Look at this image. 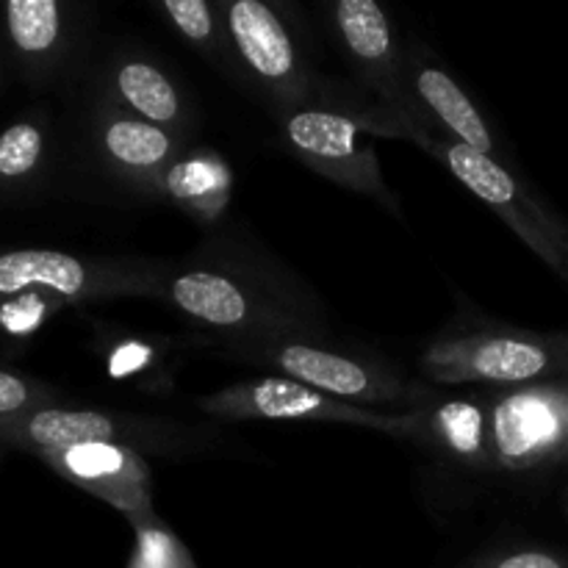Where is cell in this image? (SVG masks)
Masks as SVG:
<instances>
[{"instance_id": "obj_5", "label": "cell", "mask_w": 568, "mask_h": 568, "mask_svg": "<svg viewBox=\"0 0 568 568\" xmlns=\"http://www.w3.org/2000/svg\"><path fill=\"white\" fill-rule=\"evenodd\" d=\"M372 133L399 136L397 128L386 122H372L366 116L320 105H300L283 120V139L308 170L399 214L397 200L383 181L377 153L369 142Z\"/></svg>"}, {"instance_id": "obj_10", "label": "cell", "mask_w": 568, "mask_h": 568, "mask_svg": "<svg viewBox=\"0 0 568 568\" xmlns=\"http://www.w3.org/2000/svg\"><path fill=\"white\" fill-rule=\"evenodd\" d=\"M39 460L75 488L109 503L131 525L155 516L153 471L139 449L125 444H78Z\"/></svg>"}, {"instance_id": "obj_19", "label": "cell", "mask_w": 568, "mask_h": 568, "mask_svg": "<svg viewBox=\"0 0 568 568\" xmlns=\"http://www.w3.org/2000/svg\"><path fill=\"white\" fill-rule=\"evenodd\" d=\"M50 136L39 116H22L0 131V203L28 194L48 166Z\"/></svg>"}, {"instance_id": "obj_21", "label": "cell", "mask_w": 568, "mask_h": 568, "mask_svg": "<svg viewBox=\"0 0 568 568\" xmlns=\"http://www.w3.org/2000/svg\"><path fill=\"white\" fill-rule=\"evenodd\" d=\"M161 11L192 48L203 53L216 48V11L209 0H164Z\"/></svg>"}, {"instance_id": "obj_23", "label": "cell", "mask_w": 568, "mask_h": 568, "mask_svg": "<svg viewBox=\"0 0 568 568\" xmlns=\"http://www.w3.org/2000/svg\"><path fill=\"white\" fill-rule=\"evenodd\" d=\"M155 361H159V353H155L150 344L142 342H122L111 349L109 361V375L114 381H136L139 375H148L150 369H155Z\"/></svg>"}, {"instance_id": "obj_27", "label": "cell", "mask_w": 568, "mask_h": 568, "mask_svg": "<svg viewBox=\"0 0 568 568\" xmlns=\"http://www.w3.org/2000/svg\"><path fill=\"white\" fill-rule=\"evenodd\" d=\"M0 458H3V449H0Z\"/></svg>"}, {"instance_id": "obj_3", "label": "cell", "mask_w": 568, "mask_h": 568, "mask_svg": "<svg viewBox=\"0 0 568 568\" xmlns=\"http://www.w3.org/2000/svg\"><path fill=\"white\" fill-rule=\"evenodd\" d=\"M175 272L153 258H92L61 250H0V303L42 297L61 305L166 297Z\"/></svg>"}, {"instance_id": "obj_8", "label": "cell", "mask_w": 568, "mask_h": 568, "mask_svg": "<svg viewBox=\"0 0 568 568\" xmlns=\"http://www.w3.org/2000/svg\"><path fill=\"white\" fill-rule=\"evenodd\" d=\"M0 444L22 449L37 458L78 444H125V447H155L161 453L175 449V430L155 419L105 410H72L48 405L28 414L0 419Z\"/></svg>"}, {"instance_id": "obj_24", "label": "cell", "mask_w": 568, "mask_h": 568, "mask_svg": "<svg viewBox=\"0 0 568 568\" xmlns=\"http://www.w3.org/2000/svg\"><path fill=\"white\" fill-rule=\"evenodd\" d=\"M469 568H568V558L544 549H510V552L483 555Z\"/></svg>"}, {"instance_id": "obj_18", "label": "cell", "mask_w": 568, "mask_h": 568, "mask_svg": "<svg viewBox=\"0 0 568 568\" xmlns=\"http://www.w3.org/2000/svg\"><path fill=\"white\" fill-rule=\"evenodd\" d=\"M231 166L209 148L183 153L161 178V194L203 225L220 222L231 203Z\"/></svg>"}, {"instance_id": "obj_22", "label": "cell", "mask_w": 568, "mask_h": 568, "mask_svg": "<svg viewBox=\"0 0 568 568\" xmlns=\"http://www.w3.org/2000/svg\"><path fill=\"white\" fill-rule=\"evenodd\" d=\"M55 399V388L31 375L0 369V419L28 414V410L48 408Z\"/></svg>"}, {"instance_id": "obj_1", "label": "cell", "mask_w": 568, "mask_h": 568, "mask_svg": "<svg viewBox=\"0 0 568 568\" xmlns=\"http://www.w3.org/2000/svg\"><path fill=\"white\" fill-rule=\"evenodd\" d=\"M227 347L247 364L266 366L275 375L297 381L358 408L375 410L383 405V408H403L405 414H416L436 403V392L430 386L408 381L386 361L322 347L311 336L227 344Z\"/></svg>"}, {"instance_id": "obj_2", "label": "cell", "mask_w": 568, "mask_h": 568, "mask_svg": "<svg viewBox=\"0 0 568 568\" xmlns=\"http://www.w3.org/2000/svg\"><path fill=\"white\" fill-rule=\"evenodd\" d=\"M164 300L205 331L231 338V344L322 336L316 311L283 300L270 286L242 275L239 266H186L172 275Z\"/></svg>"}, {"instance_id": "obj_17", "label": "cell", "mask_w": 568, "mask_h": 568, "mask_svg": "<svg viewBox=\"0 0 568 568\" xmlns=\"http://www.w3.org/2000/svg\"><path fill=\"white\" fill-rule=\"evenodd\" d=\"M109 92L116 105L153 125L178 133L189 122L186 103L178 83L155 61L125 55L111 67Z\"/></svg>"}, {"instance_id": "obj_20", "label": "cell", "mask_w": 568, "mask_h": 568, "mask_svg": "<svg viewBox=\"0 0 568 568\" xmlns=\"http://www.w3.org/2000/svg\"><path fill=\"white\" fill-rule=\"evenodd\" d=\"M133 530H136V547H133L128 568H197L192 552L159 516L139 521Z\"/></svg>"}, {"instance_id": "obj_4", "label": "cell", "mask_w": 568, "mask_h": 568, "mask_svg": "<svg viewBox=\"0 0 568 568\" xmlns=\"http://www.w3.org/2000/svg\"><path fill=\"white\" fill-rule=\"evenodd\" d=\"M422 150L442 161L475 197H480L549 270L568 283V231L521 186L514 172L505 170L494 155L477 153L453 139L422 128L414 133Z\"/></svg>"}, {"instance_id": "obj_15", "label": "cell", "mask_w": 568, "mask_h": 568, "mask_svg": "<svg viewBox=\"0 0 568 568\" xmlns=\"http://www.w3.org/2000/svg\"><path fill=\"white\" fill-rule=\"evenodd\" d=\"M419 442H433L449 458L480 471H494L491 403L483 397L436 399L419 410Z\"/></svg>"}, {"instance_id": "obj_13", "label": "cell", "mask_w": 568, "mask_h": 568, "mask_svg": "<svg viewBox=\"0 0 568 568\" xmlns=\"http://www.w3.org/2000/svg\"><path fill=\"white\" fill-rule=\"evenodd\" d=\"M98 150L116 178L153 194H161V178L183 155L175 133L116 103L98 114Z\"/></svg>"}, {"instance_id": "obj_6", "label": "cell", "mask_w": 568, "mask_h": 568, "mask_svg": "<svg viewBox=\"0 0 568 568\" xmlns=\"http://www.w3.org/2000/svg\"><path fill=\"white\" fill-rule=\"evenodd\" d=\"M566 361L558 338L525 331H471L442 336L419 355L427 381L442 386L494 383V386H530L544 381Z\"/></svg>"}, {"instance_id": "obj_9", "label": "cell", "mask_w": 568, "mask_h": 568, "mask_svg": "<svg viewBox=\"0 0 568 568\" xmlns=\"http://www.w3.org/2000/svg\"><path fill=\"white\" fill-rule=\"evenodd\" d=\"M494 471H527L568 453V392L525 386L491 403Z\"/></svg>"}, {"instance_id": "obj_25", "label": "cell", "mask_w": 568, "mask_h": 568, "mask_svg": "<svg viewBox=\"0 0 568 568\" xmlns=\"http://www.w3.org/2000/svg\"><path fill=\"white\" fill-rule=\"evenodd\" d=\"M566 369H568V349H566Z\"/></svg>"}, {"instance_id": "obj_7", "label": "cell", "mask_w": 568, "mask_h": 568, "mask_svg": "<svg viewBox=\"0 0 568 568\" xmlns=\"http://www.w3.org/2000/svg\"><path fill=\"white\" fill-rule=\"evenodd\" d=\"M197 408L220 422H338V425L369 427L388 436L419 438V416H416L419 410L381 414V410L358 408L281 375L233 383L222 392L200 397Z\"/></svg>"}, {"instance_id": "obj_11", "label": "cell", "mask_w": 568, "mask_h": 568, "mask_svg": "<svg viewBox=\"0 0 568 568\" xmlns=\"http://www.w3.org/2000/svg\"><path fill=\"white\" fill-rule=\"evenodd\" d=\"M333 26L358 75L381 94L388 114L397 116L405 128V136L414 139V133L427 125L410 109V92L399 75L394 31L386 11L375 0H338L333 6Z\"/></svg>"}, {"instance_id": "obj_12", "label": "cell", "mask_w": 568, "mask_h": 568, "mask_svg": "<svg viewBox=\"0 0 568 568\" xmlns=\"http://www.w3.org/2000/svg\"><path fill=\"white\" fill-rule=\"evenodd\" d=\"M225 28L233 50L250 72L286 109L305 100V75L286 22L264 0H233L225 6Z\"/></svg>"}, {"instance_id": "obj_14", "label": "cell", "mask_w": 568, "mask_h": 568, "mask_svg": "<svg viewBox=\"0 0 568 568\" xmlns=\"http://www.w3.org/2000/svg\"><path fill=\"white\" fill-rule=\"evenodd\" d=\"M3 31L28 81H48L59 70L70 37V11L59 0H9Z\"/></svg>"}, {"instance_id": "obj_16", "label": "cell", "mask_w": 568, "mask_h": 568, "mask_svg": "<svg viewBox=\"0 0 568 568\" xmlns=\"http://www.w3.org/2000/svg\"><path fill=\"white\" fill-rule=\"evenodd\" d=\"M405 78H408L410 98L419 100L427 114L447 131L442 136L477 150V153L494 155L497 144H494V133L486 116L449 72L436 64H427V61H410Z\"/></svg>"}, {"instance_id": "obj_26", "label": "cell", "mask_w": 568, "mask_h": 568, "mask_svg": "<svg viewBox=\"0 0 568 568\" xmlns=\"http://www.w3.org/2000/svg\"><path fill=\"white\" fill-rule=\"evenodd\" d=\"M0 78H3V67H0Z\"/></svg>"}]
</instances>
